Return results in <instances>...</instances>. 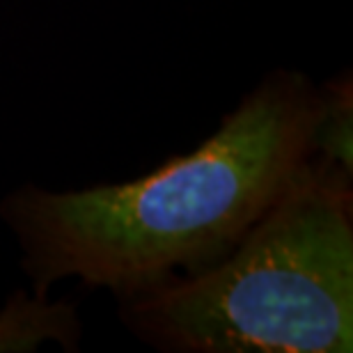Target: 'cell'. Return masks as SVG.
Returning <instances> with one entry per match:
<instances>
[{
	"label": "cell",
	"instance_id": "7a4b0ae2",
	"mask_svg": "<svg viewBox=\"0 0 353 353\" xmlns=\"http://www.w3.org/2000/svg\"><path fill=\"white\" fill-rule=\"evenodd\" d=\"M351 165L316 154L214 264L126 296L152 344L200 353H349Z\"/></svg>",
	"mask_w": 353,
	"mask_h": 353
},
{
	"label": "cell",
	"instance_id": "6da1fadb",
	"mask_svg": "<svg viewBox=\"0 0 353 353\" xmlns=\"http://www.w3.org/2000/svg\"><path fill=\"white\" fill-rule=\"evenodd\" d=\"M328 94L280 72L257 88L200 150L143 179L81 193L28 186L3 214L21 239L39 296L76 275L131 296L214 264L278 200L319 150Z\"/></svg>",
	"mask_w": 353,
	"mask_h": 353
},
{
	"label": "cell",
	"instance_id": "3957f363",
	"mask_svg": "<svg viewBox=\"0 0 353 353\" xmlns=\"http://www.w3.org/2000/svg\"><path fill=\"white\" fill-rule=\"evenodd\" d=\"M69 330H76V321L67 305L48 307L41 303H26L19 294L17 303L12 301L0 316V351L37 347L44 337H55L69 347Z\"/></svg>",
	"mask_w": 353,
	"mask_h": 353
}]
</instances>
